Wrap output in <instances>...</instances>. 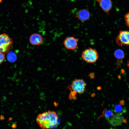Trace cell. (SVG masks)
I'll return each mask as SVG.
<instances>
[{
  "label": "cell",
  "instance_id": "6da1fadb",
  "mask_svg": "<svg viewBox=\"0 0 129 129\" xmlns=\"http://www.w3.org/2000/svg\"><path fill=\"white\" fill-rule=\"evenodd\" d=\"M58 116L55 112L48 110L38 115L37 122L42 129H52L55 127L59 122Z\"/></svg>",
  "mask_w": 129,
  "mask_h": 129
},
{
  "label": "cell",
  "instance_id": "7a4b0ae2",
  "mask_svg": "<svg viewBox=\"0 0 129 129\" xmlns=\"http://www.w3.org/2000/svg\"><path fill=\"white\" fill-rule=\"evenodd\" d=\"M81 57L82 59L88 63H95L99 58L97 51L92 48H89L85 49L82 52Z\"/></svg>",
  "mask_w": 129,
  "mask_h": 129
},
{
  "label": "cell",
  "instance_id": "3957f363",
  "mask_svg": "<svg viewBox=\"0 0 129 129\" xmlns=\"http://www.w3.org/2000/svg\"><path fill=\"white\" fill-rule=\"evenodd\" d=\"M13 43L12 39L6 33L0 34V52L8 53Z\"/></svg>",
  "mask_w": 129,
  "mask_h": 129
},
{
  "label": "cell",
  "instance_id": "277c9868",
  "mask_svg": "<svg viewBox=\"0 0 129 129\" xmlns=\"http://www.w3.org/2000/svg\"><path fill=\"white\" fill-rule=\"evenodd\" d=\"M86 84L82 79H75L73 81L71 86L74 91L79 94L84 93L85 91Z\"/></svg>",
  "mask_w": 129,
  "mask_h": 129
},
{
  "label": "cell",
  "instance_id": "5b68a950",
  "mask_svg": "<svg viewBox=\"0 0 129 129\" xmlns=\"http://www.w3.org/2000/svg\"><path fill=\"white\" fill-rule=\"evenodd\" d=\"M116 41L120 46H129V31H120L117 37Z\"/></svg>",
  "mask_w": 129,
  "mask_h": 129
},
{
  "label": "cell",
  "instance_id": "8992f818",
  "mask_svg": "<svg viewBox=\"0 0 129 129\" xmlns=\"http://www.w3.org/2000/svg\"><path fill=\"white\" fill-rule=\"evenodd\" d=\"M78 42V40L77 38L73 36H68L64 40L63 43L66 49L73 50L77 47Z\"/></svg>",
  "mask_w": 129,
  "mask_h": 129
},
{
  "label": "cell",
  "instance_id": "52a82bcc",
  "mask_svg": "<svg viewBox=\"0 0 129 129\" xmlns=\"http://www.w3.org/2000/svg\"><path fill=\"white\" fill-rule=\"evenodd\" d=\"M29 42L30 43L34 46H38L41 44L43 41L42 36L38 33H33L30 36Z\"/></svg>",
  "mask_w": 129,
  "mask_h": 129
},
{
  "label": "cell",
  "instance_id": "ba28073f",
  "mask_svg": "<svg viewBox=\"0 0 129 129\" xmlns=\"http://www.w3.org/2000/svg\"><path fill=\"white\" fill-rule=\"evenodd\" d=\"M103 11L108 15L112 7V2L111 0H96Z\"/></svg>",
  "mask_w": 129,
  "mask_h": 129
},
{
  "label": "cell",
  "instance_id": "9c48e42d",
  "mask_svg": "<svg viewBox=\"0 0 129 129\" xmlns=\"http://www.w3.org/2000/svg\"><path fill=\"white\" fill-rule=\"evenodd\" d=\"M90 13L88 10L83 9L77 13L76 16L80 21L84 22L88 20L90 17Z\"/></svg>",
  "mask_w": 129,
  "mask_h": 129
},
{
  "label": "cell",
  "instance_id": "30bf717a",
  "mask_svg": "<svg viewBox=\"0 0 129 129\" xmlns=\"http://www.w3.org/2000/svg\"><path fill=\"white\" fill-rule=\"evenodd\" d=\"M124 101H120V104L114 105L113 107V111L115 113V114L121 115L126 112V109L123 106L124 104Z\"/></svg>",
  "mask_w": 129,
  "mask_h": 129
},
{
  "label": "cell",
  "instance_id": "8fae6325",
  "mask_svg": "<svg viewBox=\"0 0 129 129\" xmlns=\"http://www.w3.org/2000/svg\"><path fill=\"white\" fill-rule=\"evenodd\" d=\"M121 115L114 114L108 121L109 123L112 126H116L120 125L122 122V120Z\"/></svg>",
  "mask_w": 129,
  "mask_h": 129
},
{
  "label": "cell",
  "instance_id": "7c38bea8",
  "mask_svg": "<svg viewBox=\"0 0 129 129\" xmlns=\"http://www.w3.org/2000/svg\"><path fill=\"white\" fill-rule=\"evenodd\" d=\"M114 115L113 112L112 110L105 109L103 111L102 114L98 117V119L102 117L105 118L109 121Z\"/></svg>",
  "mask_w": 129,
  "mask_h": 129
},
{
  "label": "cell",
  "instance_id": "4fadbf2b",
  "mask_svg": "<svg viewBox=\"0 0 129 129\" xmlns=\"http://www.w3.org/2000/svg\"><path fill=\"white\" fill-rule=\"evenodd\" d=\"M115 57L118 60H122L124 59L125 54L123 51L121 49H118L115 51L114 53Z\"/></svg>",
  "mask_w": 129,
  "mask_h": 129
},
{
  "label": "cell",
  "instance_id": "5bb4252c",
  "mask_svg": "<svg viewBox=\"0 0 129 129\" xmlns=\"http://www.w3.org/2000/svg\"><path fill=\"white\" fill-rule=\"evenodd\" d=\"M7 57L8 60L11 63L15 62L17 59V56L16 54L12 52L8 53Z\"/></svg>",
  "mask_w": 129,
  "mask_h": 129
},
{
  "label": "cell",
  "instance_id": "9a60e30c",
  "mask_svg": "<svg viewBox=\"0 0 129 129\" xmlns=\"http://www.w3.org/2000/svg\"><path fill=\"white\" fill-rule=\"evenodd\" d=\"M124 19L126 25L129 27V12L128 13L125 15Z\"/></svg>",
  "mask_w": 129,
  "mask_h": 129
},
{
  "label": "cell",
  "instance_id": "2e32d148",
  "mask_svg": "<svg viewBox=\"0 0 129 129\" xmlns=\"http://www.w3.org/2000/svg\"><path fill=\"white\" fill-rule=\"evenodd\" d=\"M5 59V54L0 52V64L4 61Z\"/></svg>",
  "mask_w": 129,
  "mask_h": 129
},
{
  "label": "cell",
  "instance_id": "e0dca14e",
  "mask_svg": "<svg viewBox=\"0 0 129 129\" xmlns=\"http://www.w3.org/2000/svg\"><path fill=\"white\" fill-rule=\"evenodd\" d=\"M32 1L31 0H29L27 3V5L29 7H32Z\"/></svg>",
  "mask_w": 129,
  "mask_h": 129
},
{
  "label": "cell",
  "instance_id": "ac0fdd59",
  "mask_svg": "<svg viewBox=\"0 0 129 129\" xmlns=\"http://www.w3.org/2000/svg\"><path fill=\"white\" fill-rule=\"evenodd\" d=\"M127 65L129 68V60L127 62Z\"/></svg>",
  "mask_w": 129,
  "mask_h": 129
},
{
  "label": "cell",
  "instance_id": "d6986e66",
  "mask_svg": "<svg viewBox=\"0 0 129 129\" xmlns=\"http://www.w3.org/2000/svg\"><path fill=\"white\" fill-rule=\"evenodd\" d=\"M109 129H113L112 128H111Z\"/></svg>",
  "mask_w": 129,
  "mask_h": 129
},
{
  "label": "cell",
  "instance_id": "ffe728a7",
  "mask_svg": "<svg viewBox=\"0 0 129 129\" xmlns=\"http://www.w3.org/2000/svg\"><path fill=\"white\" fill-rule=\"evenodd\" d=\"M2 0H0V2Z\"/></svg>",
  "mask_w": 129,
  "mask_h": 129
}]
</instances>
